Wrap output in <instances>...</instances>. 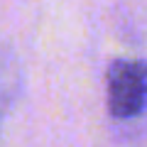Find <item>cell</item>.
<instances>
[{
  "label": "cell",
  "instance_id": "7a4b0ae2",
  "mask_svg": "<svg viewBox=\"0 0 147 147\" xmlns=\"http://www.w3.org/2000/svg\"><path fill=\"white\" fill-rule=\"evenodd\" d=\"M0 103H3V100H0ZM0 108H3V105H0Z\"/></svg>",
  "mask_w": 147,
  "mask_h": 147
},
{
  "label": "cell",
  "instance_id": "6da1fadb",
  "mask_svg": "<svg viewBox=\"0 0 147 147\" xmlns=\"http://www.w3.org/2000/svg\"><path fill=\"white\" fill-rule=\"evenodd\" d=\"M105 103L113 118H135L147 108V61L115 59L105 71Z\"/></svg>",
  "mask_w": 147,
  "mask_h": 147
}]
</instances>
